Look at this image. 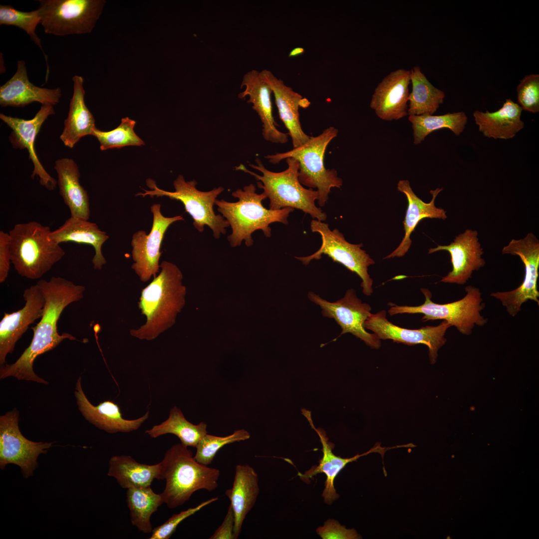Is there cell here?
Instances as JSON below:
<instances>
[{"label":"cell","instance_id":"obj_1","mask_svg":"<svg viewBox=\"0 0 539 539\" xmlns=\"http://www.w3.org/2000/svg\"><path fill=\"white\" fill-rule=\"evenodd\" d=\"M36 284L45 299L42 315L38 323L32 328L33 334L29 345L13 363L1 367L0 379L12 376L18 380L48 384L34 373V360L40 355L54 349L63 340L76 339L67 333L59 334L57 323L68 305L82 299L85 286L60 276H52L48 280L40 279Z\"/></svg>","mask_w":539,"mask_h":539},{"label":"cell","instance_id":"obj_2","mask_svg":"<svg viewBox=\"0 0 539 539\" xmlns=\"http://www.w3.org/2000/svg\"><path fill=\"white\" fill-rule=\"evenodd\" d=\"M159 274L141 291L138 307L146 317L144 324L130 330L131 336L152 340L175 323L177 313L184 304L185 287L182 274L174 264L164 261Z\"/></svg>","mask_w":539,"mask_h":539},{"label":"cell","instance_id":"obj_3","mask_svg":"<svg viewBox=\"0 0 539 539\" xmlns=\"http://www.w3.org/2000/svg\"><path fill=\"white\" fill-rule=\"evenodd\" d=\"M160 464L159 480L166 481L161 495L170 509L183 505L198 490L211 492L218 487L220 470L198 462L181 443L168 449Z\"/></svg>","mask_w":539,"mask_h":539},{"label":"cell","instance_id":"obj_4","mask_svg":"<svg viewBox=\"0 0 539 539\" xmlns=\"http://www.w3.org/2000/svg\"><path fill=\"white\" fill-rule=\"evenodd\" d=\"M232 195L238 201L229 202L217 199L215 205L231 227L232 232L228 240L233 248L240 246L243 240L247 247L252 246L254 243L252 234L257 230H262L266 237H270V225L275 222L288 224L287 218L294 210L291 208L278 210L266 208L262 202L267 196L263 192L258 194L253 184L236 190Z\"/></svg>","mask_w":539,"mask_h":539},{"label":"cell","instance_id":"obj_5","mask_svg":"<svg viewBox=\"0 0 539 539\" xmlns=\"http://www.w3.org/2000/svg\"><path fill=\"white\" fill-rule=\"evenodd\" d=\"M285 160L287 167L279 172L269 170L259 158L255 160L256 165H249L260 171L262 175L248 170L242 164L235 167V169L248 173L258 181V187L264 190L263 193L270 200V209L291 208L309 214L313 219L325 221L326 214L315 204V201L318 198L317 191L306 189L300 183L298 179L299 164L296 159L288 158Z\"/></svg>","mask_w":539,"mask_h":539},{"label":"cell","instance_id":"obj_6","mask_svg":"<svg viewBox=\"0 0 539 539\" xmlns=\"http://www.w3.org/2000/svg\"><path fill=\"white\" fill-rule=\"evenodd\" d=\"M51 231L35 221L17 224L9 231L11 264L19 275L39 279L63 258L64 250L49 238Z\"/></svg>","mask_w":539,"mask_h":539},{"label":"cell","instance_id":"obj_7","mask_svg":"<svg viewBox=\"0 0 539 539\" xmlns=\"http://www.w3.org/2000/svg\"><path fill=\"white\" fill-rule=\"evenodd\" d=\"M338 132L335 127H329L318 136L310 137L308 141L299 147L265 157L273 164H278L288 158L296 159L299 164V182L309 188L317 189V202L320 207H323L328 199L331 188H340L343 183L342 179L337 176V171L326 169L324 162L326 148L337 136Z\"/></svg>","mask_w":539,"mask_h":539},{"label":"cell","instance_id":"obj_8","mask_svg":"<svg viewBox=\"0 0 539 539\" xmlns=\"http://www.w3.org/2000/svg\"><path fill=\"white\" fill-rule=\"evenodd\" d=\"M421 290L425 296L424 302L419 306H400L389 303L390 315L402 313H421L423 321L443 319L465 335H470L475 325L483 326L488 319L481 314L485 308L482 292L479 288L472 285L465 287L466 294L461 299L450 303L439 304L431 300L432 293L427 288Z\"/></svg>","mask_w":539,"mask_h":539},{"label":"cell","instance_id":"obj_9","mask_svg":"<svg viewBox=\"0 0 539 539\" xmlns=\"http://www.w3.org/2000/svg\"><path fill=\"white\" fill-rule=\"evenodd\" d=\"M146 184L151 190H144V193H140L136 195L143 197L147 195L151 197L166 196L180 201L185 211L192 218L194 227L199 232H203L205 226H207L217 239L220 237L221 234L226 233V228L230 226L228 222L222 216L216 215L213 209L218 196L224 190L223 187L214 188L209 191H201L197 189V182L195 180L186 181L181 175L174 181V192L159 188L155 182L151 179L146 180Z\"/></svg>","mask_w":539,"mask_h":539},{"label":"cell","instance_id":"obj_10","mask_svg":"<svg viewBox=\"0 0 539 539\" xmlns=\"http://www.w3.org/2000/svg\"><path fill=\"white\" fill-rule=\"evenodd\" d=\"M310 229L312 232L318 233L320 235L322 243L320 248L310 256L295 258L303 265H307L312 260H320L322 255H326L333 262L356 273L362 280L361 286L363 293L367 296L371 295L373 291V280L368 272V268L375 262L361 249L363 244L348 242L338 229L331 230L328 224L317 220L311 221Z\"/></svg>","mask_w":539,"mask_h":539},{"label":"cell","instance_id":"obj_11","mask_svg":"<svg viewBox=\"0 0 539 539\" xmlns=\"http://www.w3.org/2000/svg\"><path fill=\"white\" fill-rule=\"evenodd\" d=\"M40 23L47 34L57 36L90 31L103 2L89 0H40Z\"/></svg>","mask_w":539,"mask_h":539},{"label":"cell","instance_id":"obj_12","mask_svg":"<svg viewBox=\"0 0 539 539\" xmlns=\"http://www.w3.org/2000/svg\"><path fill=\"white\" fill-rule=\"evenodd\" d=\"M503 254L519 256L525 266L524 278L521 285L508 291L492 292L490 295L498 299L507 312L514 317L521 311L523 303L529 300L539 304L538 279L539 268V241L533 233L522 239H512L502 250Z\"/></svg>","mask_w":539,"mask_h":539},{"label":"cell","instance_id":"obj_13","mask_svg":"<svg viewBox=\"0 0 539 539\" xmlns=\"http://www.w3.org/2000/svg\"><path fill=\"white\" fill-rule=\"evenodd\" d=\"M19 415L14 409L0 417V468L9 464L20 467L23 476L33 474L38 456L45 454L52 443L33 442L23 436L18 427Z\"/></svg>","mask_w":539,"mask_h":539},{"label":"cell","instance_id":"obj_14","mask_svg":"<svg viewBox=\"0 0 539 539\" xmlns=\"http://www.w3.org/2000/svg\"><path fill=\"white\" fill-rule=\"evenodd\" d=\"M308 297L320 307L323 316L333 319L341 328V333L334 340L344 333H350L372 348L380 347V340L374 333L368 332L364 326L371 314V307L357 297L353 289L347 290L343 298L335 302L327 301L311 291Z\"/></svg>","mask_w":539,"mask_h":539},{"label":"cell","instance_id":"obj_15","mask_svg":"<svg viewBox=\"0 0 539 539\" xmlns=\"http://www.w3.org/2000/svg\"><path fill=\"white\" fill-rule=\"evenodd\" d=\"M160 209L159 204H154L150 207L153 217L150 232L147 234L144 231H138L133 234L131 240L134 261L131 268L143 282L148 281L152 275L155 277L159 271V260L162 254L160 248L169 227L175 222L184 220L180 215L165 217Z\"/></svg>","mask_w":539,"mask_h":539},{"label":"cell","instance_id":"obj_16","mask_svg":"<svg viewBox=\"0 0 539 539\" xmlns=\"http://www.w3.org/2000/svg\"><path fill=\"white\" fill-rule=\"evenodd\" d=\"M364 326L365 329L372 331L380 340L390 339L409 345L418 344L426 345L432 364L436 363L439 349L447 341L445 337L446 331L451 326L443 320L437 326H426L417 329L402 328L388 320L386 312L384 310L371 313L365 321Z\"/></svg>","mask_w":539,"mask_h":539},{"label":"cell","instance_id":"obj_17","mask_svg":"<svg viewBox=\"0 0 539 539\" xmlns=\"http://www.w3.org/2000/svg\"><path fill=\"white\" fill-rule=\"evenodd\" d=\"M55 113L53 106L42 105L34 117L30 120H25L0 114V119L10 127L11 132L9 139L13 147L27 149L29 158L33 164V170L31 177H38L40 184L49 191L54 190L57 184V181L44 169L39 161L35 151L34 143L42 125L48 117Z\"/></svg>","mask_w":539,"mask_h":539},{"label":"cell","instance_id":"obj_18","mask_svg":"<svg viewBox=\"0 0 539 539\" xmlns=\"http://www.w3.org/2000/svg\"><path fill=\"white\" fill-rule=\"evenodd\" d=\"M24 306L10 313L4 312L0 322V364L4 365L6 356L13 352L16 342L29 326L42 315L45 299L38 285L23 291Z\"/></svg>","mask_w":539,"mask_h":539},{"label":"cell","instance_id":"obj_19","mask_svg":"<svg viewBox=\"0 0 539 539\" xmlns=\"http://www.w3.org/2000/svg\"><path fill=\"white\" fill-rule=\"evenodd\" d=\"M478 234L476 230L467 229L456 236L449 245H438L429 249L428 254L446 251L450 254L452 270L442 277L441 282L464 285L471 278L474 271L485 265V261L482 257L484 251Z\"/></svg>","mask_w":539,"mask_h":539},{"label":"cell","instance_id":"obj_20","mask_svg":"<svg viewBox=\"0 0 539 539\" xmlns=\"http://www.w3.org/2000/svg\"><path fill=\"white\" fill-rule=\"evenodd\" d=\"M410 70L400 68L390 72L378 84L370 107L381 119L398 120L408 115Z\"/></svg>","mask_w":539,"mask_h":539},{"label":"cell","instance_id":"obj_21","mask_svg":"<svg viewBox=\"0 0 539 539\" xmlns=\"http://www.w3.org/2000/svg\"><path fill=\"white\" fill-rule=\"evenodd\" d=\"M244 91L239 94L240 99L248 96L247 102L252 104V108L258 114L262 123V135L264 138L274 143L284 144L288 141V133L279 131L272 113L270 85L262 77L260 72L252 70L243 77L241 88Z\"/></svg>","mask_w":539,"mask_h":539},{"label":"cell","instance_id":"obj_22","mask_svg":"<svg viewBox=\"0 0 539 539\" xmlns=\"http://www.w3.org/2000/svg\"><path fill=\"white\" fill-rule=\"evenodd\" d=\"M262 78L270 86L274 95L279 118L288 131L293 148L300 146L309 140L310 137L301 128L299 108L308 106L309 101L286 86L283 81L275 77L270 70L260 71Z\"/></svg>","mask_w":539,"mask_h":539},{"label":"cell","instance_id":"obj_23","mask_svg":"<svg viewBox=\"0 0 539 539\" xmlns=\"http://www.w3.org/2000/svg\"><path fill=\"white\" fill-rule=\"evenodd\" d=\"M62 95L59 87L49 89L38 87L29 80L25 62L19 60L14 75L0 87L1 107H21L34 102L55 105Z\"/></svg>","mask_w":539,"mask_h":539},{"label":"cell","instance_id":"obj_24","mask_svg":"<svg viewBox=\"0 0 539 539\" xmlns=\"http://www.w3.org/2000/svg\"><path fill=\"white\" fill-rule=\"evenodd\" d=\"M74 395L78 409L84 418L99 429L109 433H127L136 430L148 418L149 412H147L136 419H125L123 417L119 406L110 400L94 406L83 391L81 377L77 379L76 383Z\"/></svg>","mask_w":539,"mask_h":539},{"label":"cell","instance_id":"obj_25","mask_svg":"<svg viewBox=\"0 0 539 539\" xmlns=\"http://www.w3.org/2000/svg\"><path fill=\"white\" fill-rule=\"evenodd\" d=\"M397 188L398 191L405 195L408 201V207L403 221L405 235L398 247L384 259L402 257L406 254L412 244L410 235L422 220L435 218L444 220L447 218L446 212L442 208L436 207L435 205L436 197L443 188H437L431 190L430 193L432 198L428 203L423 202L414 193L408 180L399 181Z\"/></svg>","mask_w":539,"mask_h":539},{"label":"cell","instance_id":"obj_26","mask_svg":"<svg viewBox=\"0 0 539 539\" xmlns=\"http://www.w3.org/2000/svg\"><path fill=\"white\" fill-rule=\"evenodd\" d=\"M258 481V474L251 466H236L233 486L225 492L234 514L235 539L239 538L244 521L256 503L260 492Z\"/></svg>","mask_w":539,"mask_h":539},{"label":"cell","instance_id":"obj_27","mask_svg":"<svg viewBox=\"0 0 539 539\" xmlns=\"http://www.w3.org/2000/svg\"><path fill=\"white\" fill-rule=\"evenodd\" d=\"M49 238L58 244L70 242L91 245L95 251L92 260L94 269L101 270L106 264V260L102 253V247L109 239V236L95 223L70 217L58 229L51 231Z\"/></svg>","mask_w":539,"mask_h":539},{"label":"cell","instance_id":"obj_28","mask_svg":"<svg viewBox=\"0 0 539 539\" xmlns=\"http://www.w3.org/2000/svg\"><path fill=\"white\" fill-rule=\"evenodd\" d=\"M54 168L57 175L60 194L69 209L70 217L88 220L90 215L89 197L79 182L77 165L72 159L64 158L56 160Z\"/></svg>","mask_w":539,"mask_h":539},{"label":"cell","instance_id":"obj_29","mask_svg":"<svg viewBox=\"0 0 539 539\" xmlns=\"http://www.w3.org/2000/svg\"><path fill=\"white\" fill-rule=\"evenodd\" d=\"M522 111L518 103L507 99L498 110L493 112L476 110L473 116L479 131L485 137L507 140L514 137L524 128Z\"/></svg>","mask_w":539,"mask_h":539},{"label":"cell","instance_id":"obj_30","mask_svg":"<svg viewBox=\"0 0 539 539\" xmlns=\"http://www.w3.org/2000/svg\"><path fill=\"white\" fill-rule=\"evenodd\" d=\"M315 430L318 434L322 445L323 456L319 460V464L317 466H312L304 474L299 473L298 475L303 481L307 483L309 479L312 478L314 476L317 474L324 473L326 476V479L325 482V488L323 491L322 497L324 502L328 504H331L339 496L336 492L334 482L337 475L347 464L356 461L363 456L373 452L384 454L385 452L389 449L388 448H382L377 445L367 452L361 455L357 454L350 458H342L335 455L332 453V444L328 441V439L325 437V434L320 430L315 429Z\"/></svg>","mask_w":539,"mask_h":539},{"label":"cell","instance_id":"obj_31","mask_svg":"<svg viewBox=\"0 0 539 539\" xmlns=\"http://www.w3.org/2000/svg\"><path fill=\"white\" fill-rule=\"evenodd\" d=\"M73 92L70 101L69 111L64 121L60 139L64 145L70 148L74 147L80 139L92 135L95 128V120L84 102L85 91L83 78L79 75L72 77Z\"/></svg>","mask_w":539,"mask_h":539},{"label":"cell","instance_id":"obj_32","mask_svg":"<svg viewBox=\"0 0 539 539\" xmlns=\"http://www.w3.org/2000/svg\"><path fill=\"white\" fill-rule=\"evenodd\" d=\"M160 474V463L152 465L141 464L127 455L113 456L109 462L108 475L126 489L150 486L154 479L159 480Z\"/></svg>","mask_w":539,"mask_h":539},{"label":"cell","instance_id":"obj_33","mask_svg":"<svg viewBox=\"0 0 539 539\" xmlns=\"http://www.w3.org/2000/svg\"><path fill=\"white\" fill-rule=\"evenodd\" d=\"M410 70L412 90L409 96L408 115H432L443 103L445 93L429 81L419 66Z\"/></svg>","mask_w":539,"mask_h":539},{"label":"cell","instance_id":"obj_34","mask_svg":"<svg viewBox=\"0 0 539 539\" xmlns=\"http://www.w3.org/2000/svg\"><path fill=\"white\" fill-rule=\"evenodd\" d=\"M126 502L132 525L144 534L151 533V516L164 503L161 494L155 493L150 486L131 487L127 490Z\"/></svg>","mask_w":539,"mask_h":539},{"label":"cell","instance_id":"obj_35","mask_svg":"<svg viewBox=\"0 0 539 539\" xmlns=\"http://www.w3.org/2000/svg\"><path fill=\"white\" fill-rule=\"evenodd\" d=\"M207 428V424L203 422L197 425L189 422L181 411L175 406L171 409L167 420L145 432L153 438L167 434H173L183 445L196 447L202 438L208 433Z\"/></svg>","mask_w":539,"mask_h":539},{"label":"cell","instance_id":"obj_36","mask_svg":"<svg viewBox=\"0 0 539 539\" xmlns=\"http://www.w3.org/2000/svg\"><path fill=\"white\" fill-rule=\"evenodd\" d=\"M408 120L413 130L414 143L417 145L431 133L442 128L450 129L457 136L460 135L465 128L468 117L461 111L441 115H410Z\"/></svg>","mask_w":539,"mask_h":539},{"label":"cell","instance_id":"obj_37","mask_svg":"<svg viewBox=\"0 0 539 539\" xmlns=\"http://www.w3.org/2000/svg\"><path fill=\"white\" fill-rule=\"evenodd\" d=\"M135 124V121L125 117L121 119L120 124L115 129L102 131L95 127L91 135L99 141L100 148L102 151L128 146H140L144 145V142L134 132Z\"/></svg>","mask_w":539,"mask_h":539},{"label":"cell","instance_id":"obj_38","mask_svg":"<svg viewBox=\"0 0 539 539\" xmlns=\"http://www.w3.org/2000/svg\"><path fill=\"white\" fill-rule=\"evenodd\" d=\"M41 22V17L37 9L25 12L16 9L11 5H0V24L10 25L17 26L29 35L30 39L42 50L41 40L37 35L35 30L37 25Z\"/></svg>","mask_w":539,"mask_h":539},{"label":"cell","instance_id":"obj_39","mask_svg":"<svg viewBox=\"0 0 539 539\" xmlns=\"http://www.w3.org/2000/svg\"><path fill=\"white\" fill-rule=\"evenodd\" d=\"M250 438V433L244 429L236 430L232 434L222 437L207 433L196 446L194 458L199 463L208 466L212 463L217 452L222 447L234 442L247 440Z\"/></svg>","mask_w":539,"mask_h":539},{"label":"cell","instance_id":"obj_40","mask_svg":"<svg viewBox=\"0 0 539 539\" xmlns=\"http://www.w3.org/2000/svg\"><path fill=\"white\" fill-rule=\"evenodd\" d=\"M519 105L526 111L536 113L539 111V75H526L517 87Z\"/></svg>","mask_w":539,"mask_h":539},{"label":"cell","instance_id":"obj_41","mask_svg":"<svg viewBox=\"0 0 539 539\" xmlns=\"http://www.w3.org/2000/svg\"><path fill=\"white\" fill-rule=\"evenodd\" d=\"M219 500L218 497L213 498L199 504L195 507L173 515L163 524L153 529L150 539H168L175 533L178 525L186 518L195 514L208 505Z\"/></svg>","mask_w":539,"mask_h":539},{"label":"cell","instance_id":"obj_42","mask_svg":"<svg viewBox=\"0 0 539 539\" xmlns=\"http://www.w3.org/2000/svg\"><path fill=\"white\" fill-rule=\"evenodd\" d=\"M317 534L323 539H357L361 538L354 529H347L334 520H328L319 527Z\"/></svg>","mask_w":539,"mask_h":539},{"label":"cell","instance_id":"obj_43","mask_svg":"<svg viewBox=\"0 0 539 539\" xmlns=\"http://www.w3.org/2000/svg\"><path fill=\"white\" fill-rule=\"evenodd\" d=\"M10 239L8 233L0 231V283L6 279L11 263Z\"/></svg>","mask_w":539,"mask_h":539},{"label":"cell","instance_id":"obj_44","mask_svg":"<svg viewBox=\"0 0 539 539\" xmlns=\"http://www.w3.org/2000/svg\"><path fill=\"white\" fill-rule=\"evenodd\" d=\"M234 514L232 507L230 505L222 524L209 539H235L234 534Z\"/></svg>","mask_w":539,"mask_h":539},{"label":"cell","instance_id":"obj_45","mask_svg":"<svg viewBox=\"0 0 539 539\" xmlns=\"http://www.w3.org/2000/svg\"><path fill=\"white\" fill-rule=\"evenodd\" d=\"M303 52H304V49L303 48H300V47L295 48L290 51L289 56H297V55H298L299 54H301Z\"/></svg>","mask_w":539,"mask_h":539}]
</instances>
